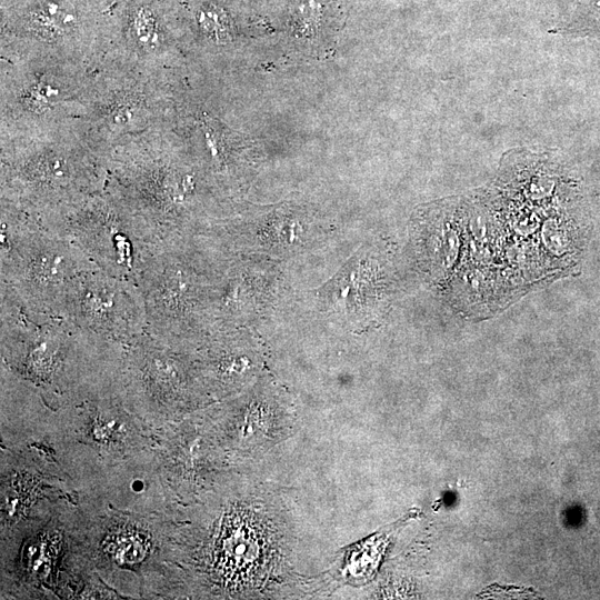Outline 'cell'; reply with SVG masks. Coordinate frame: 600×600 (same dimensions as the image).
Returning <instances> with one entry per match:
<instances>
[{"label":"cell","instance_id":"6","mask_svg":"<svg viewBox=\"0 0 600 600\" xmlns=\"http://www.w3.org/2000/svg\"><path fill=\"white\" fill-rule=\"evenodd\" d=\"M12 187L37 208L51 207L81 191L88 173L79 162L63 153H46L21 164L11 179Z\"/></svg>","mask_w":600,"mask_h":600},{"label":"cell","instance_id":"4","mask_svg":"<svg viewBox=\"0 0 600 600\" xmlns=\"http://www.w3.org/2000/svg\"><path fill=\"white\" fill-rule=\"evenodd\" d=\"M49 230L72 241L99 270L136 283L161 247L130 209L106 202L69 212Z\"/></svg>","mask_w":600,"mask_h":600},{"label":"cell","instance_id":"3","mask_svg":"<svg viewBox=\"0 0 600 600\" xmlns=\"http://www.w3.org/2000/svg\"><path fill=\"white\" fill-rule=\"evenodd\" d=\"M0 282L36 309L57 314L71 283L81 274L99 270L63 236L36 219L2 208L0 229Z\"/></svg>","mask_w":600,"mask_h":600},{"label":"cell","instance_id":"5","mask_svg":"<svg viewBox=\"0 0 600 600\" xmlns=\"http://www.w3.org/2000/svg\"><path fill=\"white\" fill-rule=\"evenodd\" d=\"M57 314L76 326L126 344L147 330V309L138 283L101 270L79 276Z\"/></svg>","mask_w":600,"mask_h":600},{"label":"cell","instance_id":"7","mask_svg":"<svg viewBox=\"0 0 600 600\" xmlns=\"http://www.w3.org/2000/svg\"><path fill=\"white\" fill-rule=\"evenodd\" d=\"M257 520L247 512L226 518L216 543V564L230 582H244L256 574L266 551V537Z\"/></svg>","mask_w":600,"mask_h":600},{"label":"cell","instance_id":"2","mask_svg":"<svg viewBox=\"0 0 600 600\" xmlns=\"http://www.w3.org/2000/svg\"><path fill=\"white\" fill-rule=\"evenodd\" d=\"M1 349L23 371L44 382L84 377L100 362L114 359L121 342L82 329L69 319L24 303L0 283Z\"/></svg>","mask_w":600,"mask_h":600},{"label":"cell","instance_id":"10","mask_svg":"<svg viewBox=\"0 0 600 600\" xmlns=\"http://www.w3.org/2000/svg\"><path fill=\"white\" fill-rule=\"evenodd\" d=\"M194 19L200 31L210 40L224 43L230 40L233 20L230 12L219 2L203 1L196 9Z\"/></svg>","mask_w":600,"mask_h":600},{"label":"cell","instance_id":"1","mask_svg":"<svg viewBox=\"0 0 600 600\" xmlns=\"http://www.w3.org/2000/svg\"><path fill=\"white\" fill-rule=\"evenodd\" d=\"M198 236L161 246L139 277L147 332L176 350L197 343L212 318L221 277L209 270Z\"/></svg>","mask_w":600,"mask_h":600},{"label":"cell","instance_id":"8","mask_svg":"<svg viewBox=\"0 0 600 600\" xmlns=\"http://www.w3.org/2000/svg\"><path fill=\"white\" fill-rule=\"evenodd\" d=\"M210 353L211 369L223 384L239 383L254 367L248 342L239 336L216 341Z\"/></svg>","mask_w":600,"mask_h":600},{"label":"cell","instance_id":"9","mask_svg":"<svg viewBox=\"0 0 600 600\" xmlns=\"http://www.w3.org/2000/svg\"><path fill=\"white\" fill-rule=\"evenodd\" d=\"M77 14L72 7L58 0H47L27 16V26L38 37L54 40L72 30Z\"/></svg>","mask_w":600,"mask_h":600},{"label":"cell","instance_id":"12","mask_svg":"<svg viewBox=\"0 0 600 600\" xmlns=\"http://www.w3.org/2000/svg\"><path fill=\"white\" fill-rule=\"evenodd\" d=\"M130 29L136 41L144 48H156L160 28L156 13L146 6L137 7L131 14Z\"/></svg>","mask_w":600,"mask_h":600},{"label":"cell","instance_id":"11","mask_svg":"<svg viewBox=\"0 0 600 600\" xmlns=\"http://www.w3.org/2000/svg\"><path fill=\"white\" fill-rule=\"evenodd\" d=\"M107 550L120 563H134L144 558L148 542L139 532L122 531L108 540Z\"/></svg>","mask_w":600,"mask_h":600},{"label":"cell","instance_id":"13","mask_svg":"<svg viewBox=\"0 0 600 600\" xmlns=\"http://www.w3.org/2000/svg\"><path fill=\"white\" fill-rule=\"evenodd\" d=\"M586 19L589 23L600 28V0L593 1L587 9Z\"/></svg>","mask_w":600,"mask_h":600}]
</instances>
